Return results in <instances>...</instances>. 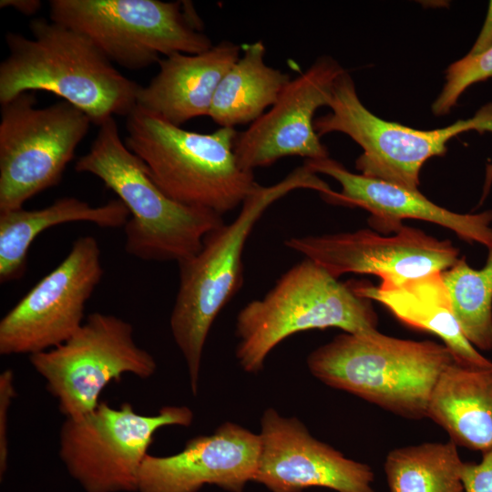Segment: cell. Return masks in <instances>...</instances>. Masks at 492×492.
Listing matches in <instances>:
<instances>
[{"instance_id": "cell-1", "label": "cell", "mask_w": 492, "mask_h": 492, "mask_svg": "<svg viewBox=\"0 0 492 492\" xmlns=\"http://www.w3.org/2000/svg\"><path fill=\"white\" fill-rule=\"evenodd\" d=\"M32 38L7 32L8 56L0 64V103L19 94L53 93L99 126L137 107L140 85L120 73L84 33L63 23L34 18Z\"/></svg>"}, {"instance_id": "cell-2", "label": "cell", "mask_w": 492, "mask_h": 492, "mask_svg": "<svg viewBox=\"0 0 492 492\" xmlns=\"http://www.w3.org/2000/svg\"><path fill=\"white\" fill-rule=\"evenodd\" d=\"M298 189L313 190L320 194L332 190L305 163L273 185L259 184L231 222H223L212 230L197 253L178 263L179 288L169 326L185 360L193 395L198 392L210 330L241 286L242 254L250 234L271 205Z\"/></svg>"}, {"instance_id": "cell-3", "label": "cell", "mask_w": 492, "mask_h": 492, "mask_svg": "<svg viewBox=\"0 0 492 492\" xmlns=\"http://www.w3.org/2000/svg\"><path fill=\"white\" fill-rule=\"evenodd\" d=\"M455 362L445 344L392 337L376 330L343 332L313 350L307 366L333 388L405 418L421 419L427 417L440 376Z\"/></svg>"}, {"instance_id": "cell-4", "label": "cell", "mask_w": 492, "mask_h": 492, "mask_svg": "<svg viewBox=\"0 0 492 492\" xmlns=\"http://www.w3.org/2000/svg\"><path fill=\"white\" fill-rule=\"evenodd\" d=\"M75 170L98 178L128 208L127 253L143 261H177L197 253L222 216L179 203L165 194L144 162L121 139L114 118L98 126L89 150Z\"/></svg>"}, {"instance_id": "cell-5", "label": "cell", "mask_w": 492, "mask_h": 492, "mask_svg": "<svg viewBox=\"0 0 492 492\" xmlns=\"http://www.w3.org/2000/svg\"><path fill=\"white\" fill-rule=\"evenodd\" d=\"M126 146L174 200L223 215L241 206L259 185L234 153L238 132L186 130L136 107L126 117Z\"/></svg>"}, {"instance_id": "cell-6", "label": "cell", "mask_w": 492, "mask_h": 492, "mask_svg": "<svg viewBox=\"0 0 492 492\" xmlns=\"http://www.w3.org/2000/svg\"><path fill=\"white\" fill-rule=\"evenodd\" d=\"M378 318L368 299L350 282H341L313 261L291 267L261 298L238 313L235 355L241 367L255 374L269 354L287 337L307 330L339 328L344 333L377 330Z\"/></svg>"}, {"instance_id": "cell-7", "label": "cell", "mask_w": 492, "mask_h": 492, "mask_svg": "<svg viewBox=\"0 0 492 492\" xmlns=\"http://www.w3.org/2000/svg\"><path fill=\"white\" fill-rule=\"evenodd\" d=\"M50 19L87 36L112 62L138 70L160 55L199 54L213 46L191 2L51 0Z\"/></svg>"}, {"instance_id": "cell-8", "label": "cell", "mask_w": 492, "mask_h": 492, "mask_svg": "<svg viewBox=\"0 0 492 492\" xmlns=\"http://www.w3.org/2000/svg\"><path fill=\"white\" fill-rule=\"evenodd\" d=\"M188 406L167 405L155 415L138 413L129 403L66 418L59 433V457L85 492H137L139 472L154 435L169 425L189 426Z\"/></svg>"}, {"instance_id": "cell-9", "label": "cell", "mask_w": 492, "mask_h": 492, "mask_svg": "<svg viewBox=\"0 0 492 492\" xmlns=\"http://www.w3.org/2000/svg\"><path fill=\"white\" fill-rule=\"evenodd\" d=\"M91 123L65 100L36 108L34 92L1 104L0 212L22 209L32 197L56 186Z\"/></svg>"}, {"instance_id": "cell-10", "label": "cell", "mask_w": 492, "mask_h": 492, "mask_svg": "<svg viewBox=\"0 0 492 492\" xmlns=\"http://www.w3.org/2000/svg\"><path fill=\"white\" fill-rule=\"evenodd\" d=\"M29 361L66 418L95 409L105 387L124 374L148 379L157 370L154 357L136 343L132 325L102 313L89 314L69 339Z\"/></svg>"}, {"instance_id": "cell-11", "label": "cell", "mask_w": 492, "mask_h": 492, "mask_svg": "<svg viewBox=\"0 0 492 492\" xmlns=\"http://www.w3.org/2000/svg\"><path fill=\"white\" fill-rule=\"evenodd\" d=\"M331 112L314 119L318 136L342 132L362 149L355 169L362 175L417 190L419 173L432 157L446 152L449 139L470 129H492V109L437 129L421 130L380 118L361 102L345 70L336 79Z\"/></svg>"}, {"instance_id": "cell-12", "label": "cell", "mask_w": 492, "mask_h": 492, "mask_svg": "<svg viewBox=\"0 0 492 492\" xmlns=\"http://www.w3.org/2000/svg\"><path fill=\"white\" fill-rule=\"evenodd\" d=\"M103 276L101 251L81 236L66 258L0 321V354H35L69 339L84 323L87 302Z\"/></svg>"}, {"instance_id": "cell-13", "label": "cell", "mask_w": 492, "mask_h": 492, "mask_svg": "<svg viewBox=\"0 0 492 492\" xmlns=\"http://www.w3.org/2000/svg\"><path fill=\"white\" fill-rule=\"evenodd\" d=\"M285 246L308 258L334 278L345 273L384 278H414L455 265L459 250L448 240L403 225L393 235L358 230L292 237Z\"/></svg>"}, {"instance_id": "cell-14", "label": "cell", "mask_w": 492, "mask_h": 492, "mask_svg": "<svg viewBox=\"0 0 492 492\" xmlns=\"http://www.w3.org/2000/svg\"><path fill=\"white\" fill-rule=\"evenodd\" d=\"M344 71L336 60L323 56L292 78L267 112L238 134L234 153L239 166L253 172L285 157L328 158L313 116L321 107H329L334 83Z\"/></svg>"}, {"instance_id": "cell-15", "label": "cell", "mask_w": 492, "mask_h": 492, "mask_svg": "<svg viewBox=\"0 0 492 492\" xmlns=\"http://www.w3.org/2000/svg\"><path fill=\"white\" fill-rule=\"evenodd\" d=\"M260 455L253 482L270 492L323 487L335 492H375L374 474L364 463L345 457L314 438L296 417L273 408L261 418Z\"/></svg>"}, {"instance_id": "cell-16", "label": "cell", "mask_w": 492, "mask_h": 492, "mask_svg": "<svg viewBox=\"0 0 492 492\" xmlns=\"http://www.w3.org/2000/svg\"><path fill=\"white\" fill-rule=\"evenodd\" d=\"M260 446L259 435L226 422L211 435L190 438L177 454H148L137 492H199L206 485L242 492L253 481Z\"/></svg>"}, {"instance_id": "cell-17", "label": "cell", "mask_w": 492, "mask_h": 492, "mask_svg": "<svg viewBox=\"0 0 492 492\" xmlns=\"http://www.w3.org/2000/svg\"><path fill=\"white\" fill-rule=\"evenodd\" d=\"M304 163L315 173L325 174L341 185L339 192L332 190L322 195L325 201L364 209L370 212L369 224L376 230L395 232L403 226L404 219H415L445 227L468 242L492 246V210L456 213L435 204L418 190L353 173L330 157Z\"/></svg>"}, {"instance_id": "cell-18", "label": "cell", "mask_w": 492, "mask_h": 492, "mask_svg": "<svg viewBox=\"0 0 492 492\" xmlns=\"http://www.w3.org/2000/svg\"><path fill=\"white\" fill-rule=\"evenodd\" d=\"M241 54V46L223 40L202 53L165 56L157 75L140 87L137 106L179 127L209 116L221 78Z\"/></svg>"}, {"instance_id": "cell-19", "label": "cell", "mask_w": 492, "mask_h": 492, "mask_svg": "<svg viewBox=\"0 0 492 492\" xmlns=\"http://www.w3.org/2000/svg\"><path fill=\"white\" fill-rule=\"evenodd\" d=\"M350 284L357 295L381 303L401 323L438 336L456 363L474 369L492 368V362L463 334L442 272L414 278H384L378 286L361 282Z\"/></svg>"}, {"instance_id": "cell-20", "label": "cell", "mask_w": 492, "mask_h": 492, "mask_svg": "<svg viewBox=\"0 0 492 492\" xmlns=\"http://www.w3.org/2000/svg\"><path fill=\"white\" fill-rule=\"evenodd\" d=\"M129 217L119 199L91 206L75 197L60 198L41 209L0 212V282L18 280L25 274L29 247L45 230L77 221L118 228L124 227Z\"/></svg>"}, {"instance_id": "cell-21", "label": "cell", "mask_w": 492, "mask_h": 492, "mask_svg": "<svg viewBox=\"0 0 492 492\" xmlns=\"http://www.w3.org/2000/svg\"><path fill=\"white\" fill-rule=\"evenodd\" d=\"M427 417L456 446L481 453L492 448V368L453 363L434 389Z\"/></svg>"}, {"instance_id": "cell-22", "label": "cell", "mask_w": 492, "mask_h": 492, "mask_svg": "<svg viewBox=\"0 0 492 492\" xmlns=\"http://www.w3.org/2000/svg\"><path fill=\"white\" fill-rule=\"evenodd\" d=\"M265 52L261 40L243 45L240 57L221 78L209 113L220 127L254 122L277 101L292 79L265 63Z\"/></svg>"}, {"instance_id": "cell-23", "label": "cell", "mask_w": 492, "mask_h": 492, "mask_svg": "<svg viewBox=\"0 0 492 492\" xmlns=\"http://www.w3.org/2000/svg\"><path fill=\"white\" fill-rule=\"evenodd\" d=\"M457 446L427 442L395 448L384 469L390 492H465Z\"/></svg>"}, {"instance_id": "cell-24", "label": "cell", "mask_w": 492, "mask_h": 492, "mask_svg": "<svg viewBox=\"0 0 492 492\" xmlns=\"http://www.w3.org/2000/svg\"><path fill=\"white\" fill-rule=\"evenodd\" d=\"M487 249L486 264L480 270L461 258L442 272L463 334L483 351L492 350V246Z\"/></svg>"}, {"instance_id": "cell-25", "label": "cell", "mask_w": 492, "mask_h": 492, "mask_svg": "<svg viewBox=\"0 0 492 492\" xmlns=\"http://www.w3.org/2000/svg\"><path fill=\"white\" fill-rule=\"evenodd\" d=\"M492 77V46L478 55L467 54L446 70V83L432 105L436 116L446 115L471 85Z\"/></svg>"}, {"instance_id": "cell-26", "label": "cell", "mask_w": 492, "mask_h": 492, "mask_svg": "<svg viewBox=\"0 0 492 492\" xmlns=\"http://www.w3.org/2000/svg\"><path fill=\"white\" fill-rule=\"evenodd\" d=\"M14 373L11 369L0 374V477L6 472L8 462V411L15 396Z\"/></svg>"}, {"instance_id": "cell-27", "label": "cell", "mask_w": 492, "mask_h": 492, "mask_svg": "<svg viewBox=\"0 0 492 492\" xmlns=\"http://www.w3.org/2000/svg\"><path fill=\"white\" fill-rule=\"evenodd\" d=\"M482 455L479 463L464 462L461 477L465 492H492V448Z\"/></svg>"}, {"instance_id": "cell-28", "label": "cell", "mask_w": 492, "mask_h": 492, "mask_svg": "<svg viewBox=\"0 0 492 492\" xmlns=\"http://www.w3.org/2000/svg\"><path fill=\"white\" fill-rule=\"evenodd\" d=\"M492 46V1L488 5L487 18L469 55H478Z\"/></svg>"}, {"instance_id": "cell-29", "label": "cell", "mask_w": 492, "mask_h": 492, "mask_svg": "<svg viewBox=\"0 0 492 492\" xmlns=\"http://www.w3.org/2000/svg\"><path fill=\"white\" fill-rule=\"evenodd\" d=\"M39 0H1L0 7H12L25 15H35L41 7Z\"/></svg>"}]
</instances>
